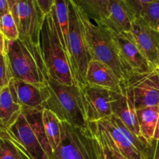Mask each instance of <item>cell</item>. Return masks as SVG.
I'll list each match as a JSON object with an SVG mask.
<instances>
[{
    "instance_id": "obj_1",
    "label": "cell",
    "mask_w": 159,
    "mask_h": 159,
    "mask_svg": "<svg viewBox=\"0 0 159 159\" xmlns=\"http://www.w3.org/2000/svg\"><path fill=\"white\" fill-rule=\"evenodd\" d=\"M5 53L12 79L48 87L49 75L40 46L20 38L6 40Z\"/></svg>"
},
{
    "instance_id": "obj_2",
    "label": "cell",
    "mask_w": 159,
    "mask_h": 159,
    "mask_svg": "<svg viewBox=\"0 0 159 159\" xmlns=\"http://www.w3.org/2000/svg\"><path fill=\"white\" fill-rule=\"evenodd\" d=\"M77 9L92 60H97L107 65L122 81L127 76V72L110 28L103 21L89 18L78 6Z\"/></svg>"
},
{
    "instance_id": "obj_3",
    "label": "cell",
    "mask_w": 159,
    "mask_h": 159,
    "mask_svg": "<svg viewBox=\"0 0 159 159\" xmlns=\"http://www.w3.org/2000/svg\"><path fill=\"white\" fill-rule=\"evenodd\" d=\"M48 88L50 95L43 103V109L52 112L61 122L81 128L89 127L83 98L79 87L60 83L49 77Z\"/></svg>"
},
{
    "instance_id": "obj_4",
    "label": "cell",
    "mask_w": 159,
    "mask_h": 159,
    "mask_svg": "<svg viewBox=\"0 0 159 159\" xmlns=\"http://www.w3.org/2000/svg\"><path fill=\"white\" fill-rule=\"evenodd\" d=\"M40 48L49 77L65 85H75L52 11L43 18L40 33Z\"/></svg>"
},
{
    "instance_id": "obj_5",
    "label": "cell",
    "mask_w": 159,
    "mask_h": 159,
    "mask_svg": "<svg viewBox=\"0 0 159 159\" xmlns=\"http://www.w3.org/2000/svg\"><path fill=\"white\" fill-rule=\"evenodd\" d=\"M69 28L68 37V59L76 86L82 90L87 85L85 77L89 64L92 61L83 32L77 6L68 0Z\"/></svg>"
},
{
    "instance_id": "obj_6",
    "label": "cell",
    "mask_w": 159,
    "mask_h": 159,
    "mask_svg": "<svg viewBox=\"0 0 159 159\" xmlns=\"http://www.w3.org/2000/svg\"><path fill=\"white\" fill-rule=\"evenodd\" d=\"M61 123V144L53 152L52 159H101L96 138L90 128L73 127Z\"/></svg>"
},
{
    "instance_id": "obj_7",
    "label": "cell",
    "mask_w": 159,
    "mask_h": 159,
    "mask_svg": "<svg viewBox=\"0 0 159 159\" xmlns=\"http://www.w3.org/2000/svg\"><path fill=\"white\" fill-rule=\"evenodd\" d=\"M121 89L137 110L159 106V68L144 73H129L121 81Z\"/></svg>"
},
{
    "instance_id": "obj_8",
    "label": "cell",
    "mask_w": 159,
    "mask_h": 159,
    "mask_svg": "<svg viewBox=\"0 0 159 159\" xmlns=\"http://www.w3.org/2000/svg\"><path fill=\"white\" fill-rule=\"evenodd\" d=\"M99 123L126 159H146L150 142L132 133L119 118L112 114Z\"/></svg>"
},
{
    "instance_id": "obj_9",
    "label": "cell",
    "mask_w": 159,
    "mask_h": 159,
    "mask_svg": "<svg viewBox=\"0 0 159 159\" xmlns=\"http://www.w3.org/2000/svg\"><path fill=\"white\" fill-rule=\"evenodd\" d=\"M22 40L40 46V33L44 14L36 0H19L10 9Z\"/></svg>"
},
{
    "instance_id": "obj_10",
    "label": "cell",
    "mask_w": 159,
    "mask_h": 159,
    "mask_svg": "<svg viewBox=\"0 0 159 159\" xmlns=\"http://www.w3.org/2000/svg\"><path fill=\"white\" fill-rule=\"evenodd\" d=\"M112 37L115 42L118 54L127 75L129 73H144L154 70V67L138 48L130 32H120L110 27Z\"/></svg>"
},
{
    "instance_id": "obj_11",
    "label": "cell",
    "mask_w": 159,
    "mask_h": 159,
    "mask_svg": "<svg viewBox=\"0 0 159 159\" xmlns=\"http://www.w3.org/2000/svg\"><path fill=\"white\" fill-rule=\"evenodd\" d=\"M81 92L89 123L99 122L113 114L111 90L86 85Z\"/></svg>"
},
{
    "instance_id": "obj_12",
    "label": "cell",
    "mask_w": 159,
    "mask_h": 159,
    "mask_svg": "<svg viewBox=\"0 0 159 159\" xmlns=\"http://www.w3.org/2000/svg\"><path fill=\"white\" fill-rule=\"evenodd\" d=\"M130 33L144 57L154 67L159 68V33L141 17L134 19Z\"/></svg>"
},
{
    "instance_id": "obj_13",
    "label": "cell",
    "mask_w": 159,
    "mask_h": 159,
    "mask_svg": "<svg viewBox=\"0 0 159 159\" xmlns=\"http://www.w3.org/2000/svg\"><path fill=\"white\" fill-rule=\"evenodd\" d=\"M8 131L26 149L33 159H49L37 134L22 112L18 119L7 128Z\"/></svg>"
},
{
    "instance_id": "obj_14",
    "label": "cell",
    "mask_w": 159,
    "mask_h": 159,
    "mask_svg": "<svg viewBox=\"0 0 159 159\" xmlns=\"http://www.w3.org/2000/svg\"><path fill=\"white\" fill-rule=\"evenodd\" d=\"M111 110L113 114L119 118L132 133L142 138L140 132L136 108L122 89L111 92Z\"/></svg>"
},
{
    "instance_id": "obj_15",
    "label": "cell",
    "mask_w": 159,
    "mask_h": 159,
    "mask_svg": "<svg viewBox=\"0 0 159 159\" xmlns=\"http://www.w3.org/2000/svg\"><path fill=\"white\" fill-rule=\"evenodd\" d=\"M17 99L23 108L43 110V105L49 97L48 87H40L19 79L11 80Z\"/></svg>"
},
{
    "instance_id": "obj_16",
    "label": "cell",
    "mask_w": 159,
    "mask_h": 159,
    "mask_svg": "<svg viewBox=\"0 0 159 159\" xmlns=\"http://www.w3.org/2000/svg\"><path fill=\"white\" fill-rule=\"evenodd\" d=\"M85 80L87 85L92 86L111 91L121 90L120 79L107 65L97 60H92L89 64Z\"/></svg>"
},
{
    "instance_id": "obj_17",
    "label": "cell",
    "mask_w": 159,
    "mask_h": 159,
    "mask_svg": "<svg viewBox=\"0 0 159 159\" xmlns=\"http://www.w3.org/2000/svg\"><path fill=\"white\" fill-rule=\"evenodd\" d=\"M135 18L126 0H110V15L103 22L120 32H130Z\"/></svg>"
},
{
    "instance_id": "obj_18",
    "label": "cell",
    "mask_w": 159,
    "mask_h": 159,
    "mask_svg": "<svg viewBox=\"0 0 159 159\" xmlns=\"http://www.w3.org/2000/svg\"><path fill=\"white\" fill-rule=\"evenodd\" d=\"M23 107L18 101L12 82L0 93V124L10 127L22 113Z\"/></svg>"
},
{
    "instance_id": "obj_19",
    "label": "cell",
    "mask_w": 159,
    "mask_h": 159,
    "mask_svg": "<svg viewBox=\"0 0 159 159\" xmlns=\"http://www.w3.org/2000/svg\"><path fill=\"white\" fill-rule=\"evenodd\" d=\"M0 159H33L26 149L0 124Z\"/></svg>"
},
{
    "instance_id": "obj_20",
    "label": "cell",
    "mask_w": 159,
    "mask_h": 159,
    "mask_svg": "<svg viewBox=\"0 0 159 159\" xmlns=\"http://www.w3.org/2000/svg\"><path fill=\"white\" fill-rule=\"evenodd\" d=\"M51 11L55 20L59 38L68 56V37L69 28L68 0H54Z\"/></svg>"
},
{
    "instance_id": "obj_21",
    "label": "cell",
    "mask_w": 159,
    "mask_h": 159,
    "mask_svg": "<svg viewBox=\"0 0 159 159\" xmlns=\"http://www.w3.org/2000/svg\"><path fill=\"white\" fill-rule=\"evenodd\" d=\"M96 138L101 159H126L118 151L111 138L99 122L89 123Z\"/></svg>"
},
{
    "instance_id": "obj_22",
    "label": "cell",
    "mask_w": 159,
    "mask_h": 159,
    "mask_svg": "<svg viewBox=\"0 0 159 159\" xmlns=\"http://www.w3.org/2000/svg\"><path fill=\"white\" fill-rule=\"evenodd\" d=\"M141 134L148 142L153 140L159 118V106L145 107L137 110Z\"/></svg>"
},
{
    "instance_id": "obj_23",
    "label": "cell",
    "mask_w": 159,
    "mask_h": 159,
    "mask_svg": "<svg viewBox=\"0 0 159 159\" xmlns=\"http://www.w3.org/2000/svg\"><path fill=\"white\" fill-rule=\"evenodd\" d=\"M42 120L45 134L54 152L61 141V123L52 112L46 109H43L42 111Z\"/></svg>"
},
{
    "instance_id": "obj_24",
    "label": "cell",
    "mask_w": 159,
    "mask_h": 159,
    "mask_svg": "<svg viewBox=\"0 0 159 159\" xmlns=\"http://www.w3.org/2000/svg\"><path fill=\"white\" fill-rule=\"evenodd\" d=\"M89 18L105 21L110 15V0H72Z\"/></svg>"
},
{
    "instance_id": "obj_25",
    "label": "cell",
    "mask_w": 159,
    "mask_h": 159,
    "mask_svg": "<svg viewBox=\"0 0 159 159\" xmlns=\"http://www.w3.org/2000/svg\"><path fill=\"white\" fill-rule=\"evenodd\" d=\"M138 17H141L149 26L159 33V0L146 5Z\"/></svg>"
},
{
    "instance_id": "obj_26",
    "label": "cell",
    "mask_w": 159,
    "mask_h": 159,
    "mask_svg": "<svg viewBox=\"0 0 159 159\" xmlns=\"http://www.w3.org/2000/svg\"><path fill=\"white\" fill-rule=\"evenodd\" d=\"M0 31L8 40H16L19 39L18 28L11 12H7L0 19Z\"/></svg>"
},
{
    "instance_id": "obj_27",
    "label": "cell",
    "mask_w": 159,
    "mask_h": 159,
    "mask_svg": "<svg viewBox=\"0 0 159 159\" xmlns=\"http://www.w3.org/2000/svg\"><path fill=\"white\" fill-rule=\"evenodd\" d=\"M12 79V77L6 53L0 54V87L2 89L9 85Z\"/></svg>"
},
{
    "instance_id": "obj_28",
    "label": "cell",
    "mask_w": 159,
    "mask_h": 159,
    "mask_svg": "<svg viewBox=\"0 0 159 159\" xmlns=\"http://www.w3.org/2000/svg\"><path fill=\"white\" fill-rule=\"evenodd\" d=\"M154 1H155V0H126L127 3L130 6L131 10L133 11L136 17L139 16L141 10L146 5Z\"/></svg>"
},
{
    "instance_id": "obj_29",
    "label": "cell",
    "mask_w": 159,
    "mask_h": 159,
    "mask_svg": "<svg viewBox=\"0 0 159 159\" xmlns=\"http://www.w3.org/2000/svg\"><path fill=\"white\" fill-rule=\"evenodd\" d=\"M146 159H159V141H150Z\"/></svg>"
},
{
    "instance_id": "obj_30",
    "label": "cell",
    "mask_w": 159,
    "mask_h": 159,
    "mask_svg": "<svg viewBox=\"0 0 159 159\" xmlns=\"http://www.w3.org/2000/svg\"><path fill=\"white\" fill-rule=\"evenodd\" d=\"M44 15L49 13L54 6V0H36Z\"/></svg>"
},
{
    "instance_id": "obj_31",
    "label": "cell",
    "mask_w": 159,
    "mask_h": 159,
    "mask_svg": "<svg viewBox=\"0 0 159 159\" xmlns=\"http://www.w3.org/2000/svg\"><path fill=\"white\" fill-rule=\"evenodd\" d=\"M9 12H10V8L8 0H0V19Z\"/></svg>"
},
{
    "instance_id": "obj_32",
    "label": "cell",
    "mask_w": 159,
    "mask_h": 159,
    "mask_svg": "<svg viewBox=\"0 0 159 159\" xmlns=\"http://www.w3.org/2000/svg\"><path fill=\"white\" fill-rule=\"evenodd\" d=\"M6 52V39L0 31V54H5Z\"/></svg>"
},
{
    "instance_id": "obj_33",
    "label": "cell",
    "mask_w": 159,
    "mask_h": 159,
    "mask_svg": "<svg viewBox=\"0 0 159 159\" xmlns=\"http://www.w3.org/2000/svg\"><path fill=\"white\" fill-rule=\"evenodd\" d=\"M153 140H156V141H159V118L158 120V124H157L156 129H155V134H154Z\"/></svg>"
},
{
    "instance_id": "obj_34",
    "label": "cell",
    "mask_w": 159,
    "mask_h": 159,
    "mask_svg": "<svg viewBox=\"0 0 159 159\" xmlns=\"http://www.w3.org/2000/svg\"><path fill=\"white\" fill-rule=\"evenodd\" d=\"M18 1H19V0H8V2H9V8H10V9H12V8L14 6H15V4Z\"/></svg>"
},
{
    "instance_id": "obj_35",
    "label": "cell",
    "mask_w": 159,
    "mask_h": 159,
    "mask_svg": "<svg viewBox=\"0 0 159 159\" xmlns=\"http://www.w3.org/2000/svg\"><path fill=\"white\" fill-rule=\"evenodd\" d=\"M1 91H2V88H1V87H0V93H1Z\"/></svg>"
}]
</instances>
